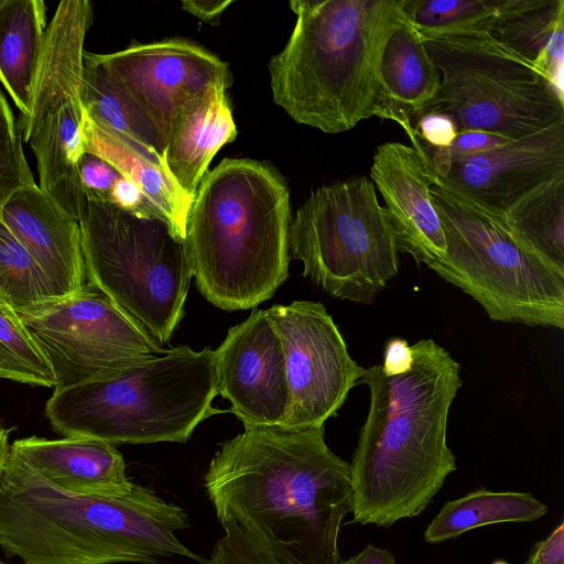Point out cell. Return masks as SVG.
I'll use <instances>...</instances> for the list:
<instances>
[{"instance_id": "cell-1", "label": "cell", "mask_w": 564, "mask_h": 564, "mask_svg": "<svg viewBox=\"0 0 564 564\" xmlns=\"http://www.w3.org/2000/svg\"><path fill=\"white\" fill-rule=\"evenodd\" d=\"M204 487L221 525H241L300 564L339 560L350 466L328 447L324 426L245 429L220 444Z\"/></svg>"}, {"instance_id": "cell-2", "label": "cell", "mask_w": 564, "mask_h": 564, "mask_svg": "<svg viewBox=\"0 0 564 564\" xmlns=\"http://www.w3.org/2000/svg\"><path fill=\"white\" fill-rule=\"evenodd\" d=\"M411 348L409 371L387 376L375 365L359 381L370 403L349 466L352 520L361 525L417 517L457 469L447 422L460 365L434 339Z\"/></svg>"}, {"instance_id": "cell-3", "label": "cell", "mask_w": 564, "mask_h": 564, "mask_svg": "<svg viewBox=\"0 0 564 564\" xmlns=\"http://www.w3.org/2000/svg\"><path fill=\"white\" fill-rule=\"evenodd\" d=\"M186 512L148 487L120 496L67 492L9 454L0 481V547L23 564H158L202 558L176 535Z\"/></svg>"}, {"instance_id": "cell-4", "label": "cell", "mask_w": 564, "mask_h": 564, "mask_svg": "<svg viewBox=\"0 0 564 564\" xmlns=\"http://www.w3.org/2000/svg\"><path fill=\"white\" fill-rule=\"evenodd\" d=\"M290 194L269 165L225 159L193 199L185 242L200 294L225 311L269 300L289 276Z\"/></svg>"}, {"instance_id": "cell-5", "label": "cell", "mask_w": 564, "mask_h": 564, "mask_svg": "<svg viewBox=\"0 0 564 564\" xmlns=\"http://www.w3.org/2000/svg\"><path fill=\"white\" fill-rule=\"evenodd\" d=\"M293 31L269 62L274 102L294 121L339 133L373 116L380 57L401 0H293Z\"/></svg>"}, {"instance_id": "cell-6", "label": "cell", "mask_w": 564, "mask_h": 564, "mask_svg": "<svg viewBox=\"0 0 564 564\" xmlns=\"http://www.w3.org/2000/svg\"><path fill=\"white\" fill-rule=\"evenodd\" d=\"M215 350L176 346L105 377L54 389L45 405L64 437L111 444L185 443L197 425L221 411Z\"/></svg>"}, {"instance_id": "cell-7", "label": "cell", "mask_w": 564, "mask_h": 564, "mask_svg": "<svg viewBox=\"0 0 564 564\" xmlns=\"http://www.w3.org/2000/svg\"><path fill=\"white\" fill-rule=\"evenodd\" d=\"M430 195L446 252L427 267L473 297L492 321L563 329L564 273L524 250L505 214L437 176Z\"/></svg>"}, {"instance_id": "cell-8", "label": "cell", "mask_w": 564, "mask_h": 564, "mask_svg": "<svg viewBox=\"0 0 564 564\" xmlns=\"http://www.w3.org/2000/svg\"><path fill=\"white\" fill-rule=\"evenodd\" d=\"M77 221L88 284L166 344L183 318L193 278L185 239L161 216L86 193Z\"/></svg>"}, {"instance_id": "cell-9", "label": "cell", "mask_w": 564, "mask_h": 564, "mask_svg": "<svg viewBox=\"0 0 564 564\" xmlns=\"http://www.w3.org/2000/svg\"><path fill=\"white\" fill-rule=\"evenodd\" d=\"M289 250L329 295L371 304L400 269L384 206L367 176L322 186L291 219Z\"/></svg>"}, {"instance_id": "cell-10", "label": "cell", "mask_w": 564, "mask_h": 564, "mask_svg": "<svg viewBox=\"0 0 564 564\" xmlns=\"http://www.w3.org/2000/svg\"><path fill=\"white\" fill-rule=\"evenodd\" d=\"M423 43L441 82L421 113L442 112L458 131L481 130L510 140L534 134L564 119L563 94L487 32Z\"/></svg>"}, {"instance_id": "cell-11", "label": "cell", "mask_w": 564, "mask_h": 564, "mask_svg": "<svg viewBox=\"0 0 564 564\" xmlns=\"http://www.w3.org/2000/svg\"><path fill=\"white\" fill-rule=\"evenodd\" d=\"M19 316L53 368L54 389L105 377L164 349L90 284L39 312Z\"/></svg>"}, {"instance_id": "cell-12", "label": "cell", "mask_w": 564, "mask_h": 564, "mask_svg": "<svg viewBox=\"0 0 564 564\" xmlns=\"http://www.w3.org/2000/svg\"><path fill=\"white\" fill-rule=\"evenodd\" d=\"M265 314L285 360L290 402L281 425L324 426L359 383L365 368L349 355L340 330L322 303L294 301L273 305Z\"/></svg>"}, {"instance_id": "cell-13", "label": "cell", "mask_w": 564, "mask_h": 564, "mask_svg": "<svg viewBox=\"0 0 564 564\" xmlns=\"http://www.w3.org/2000/svg\"><path fill=\"white\" fill-rule=\"evenodd\" d=\"M165 141L181 109L213 85L232 83L218 56L183 39L133 44L107 54L91 53Z\"/></svg>"}, {"instance_id": "cell-14", "label": "cell", "mask_w": 564, "mask_h": 564, "mask_svg": "<svg viewBox=\"0 0 564 564\" xmlns=\"http://www.w3.org/2000/svg\"><path fill=\"white\" fill-rule=\"evenodd\" d=\"M217 393L245 429L281 425L289 409L285 360L265 310L230 327L215 350Z\"/></svg>"}, {"instance_id": "cell-15", "label": "cell", "mask_w": 564, "mask_h": 564, "mask_svg": "<svg viewBox=\"0 0 564 564\" xmlns=\"http://www.w3.org/2000/svg\"><path fill=\"white\" fill-rule=\"evenodd\" d=\"M434 171L445 185L505 214L529 193L564 175V119Z\"/></svg>"}, {"instance_id": "cell-16", "label": "cell", "mask_w": 564, "mask_h": 564, "mask_svg": "<svg viewBox=\"0 0 564 564\" xmlns=\"http://www.w3.org/2000/svg\"><path fill=\"white\" fill-rule=\"evenodd\" d=\"M370 177L387 209L398 251L417 264L441 260L446 252L444 231L431 202L436 173L416 144H380L373 154Z\"/></svg>"}, {"instance_id": "cell-17", "label": "cell", "mask_w": 564, "mask_h": 564, "mask_svg": "<svg viewBox=\"0 0 564 564\" xmlns=\"http://www.w3.org/2000/svg\"><path fill=\"white\" fill-rule=\"evenodd\" d=\"M0 216L35 260L58 301L84 289L87 276L78 221L35 181L14 189L0 207Z\"/></svg>"}, {"instance_id": "cell-18", "label": "cell", "mask_w": 564, "mask_h": 564, "mask_svg": "<svg viewBox=\"0 0 564 564\" xmlns=\"http://www.w3.org/2000/svg\"><path fill=\"white\" fill-rule=\"evenodd\" d=\"M10 453L56 487L85 496H120L132 482L115 444L89 437L46 440L31 436L14 441Z\"/></svg>"}, {"instance_id": "cell-19", "label": "cell", "mask_w": 564, "mask_h": 564, "mask_svg": "<svg viewBox=\"0 0 564 564\" xmlns=\"http://www.w3.org/2000/svg\"><path fill=\"white\" fill-rule=\"evenodd\" d=\"M226 90L213 85L192 98L178 112L165 147V171L193 199L214 155L237 135Z\"/></svg>"}, {"instance_id": "cell-20", "label": "cell", "mask_w": 564, "mask_h": 564, "mask_svg": "<svg viewBox=\"0 0 564 564\" xmlns=\"http://www.w3.org/2000/svg\"><path fill=\"white\" fill-rule=\"evenodd\" d=\"M379 82L373 116L397 122L411 137L414 121L436 94L441 78L422 37L405 17L384 43Z\"/></svg>"}, {"instance_id": "cell-21", "label": "cell", "mask_w": 564, "mask_h": 564, "mask_svg": "<svg viewBox=\"0 0 564 564\" xmlns=\"http://www.w3.org/2000/svg\"><path fill=\"white\" fill-rule=\"evenodd\" d=\"M85 153L109 163L121 176L133 182L152 209L167 220L185 239L193 198L187 196L167 172L124 144L85 111L83 121Z\"/></svg>"}, {"instance_id": "cell-22", "label": "cell", "mask_w": 564, "mask_h": 564, "mask_svg": "<svg viewBox=\"0 0 564 564\" xmlns=\"http://www.w3.org/2000/svg\"><path fill=\"white\" fill-rule=\"evenodd\" d=\"M82 100L86 113L124 144L164 167L165 141L107 69L85 52ZM169 174V173H167Z\"/></svg>"}, {"instance_id": "cell-23", "label": "cell", "mask_w": 564, "mask_h": 564, "mask_svg": "<svg viewBox=\"0 0 564 564\" xmlns=\"http://www.w3.org/2000/svg\"><path fill=\"white\" fill-rule=\"evenodd\" d=\"M41 0H2L0 4V83L21 115L26 111L46 31Z\"/></svg>"}, {"instance_id": "cell-24", "label": "cell", "mask_w": 564, "mask_h": 564, "mask_svg": "<svg viewBox=\"0 0 564 564\" xmlns=\"http://www.w3.org/2000/svg\"><path fill=\"white\" fill-rule=\"evenodd\" d=\"M546 512L547 507L530 492L479 488L447 501L430 522L423 536L425 542L436 544L484 525L532 522Z\"/></svg>"}, {"instance_id": "cell-25", "label": "cell", "mask_w": 564, "mask_h": 564, "mask_svg": "<svg viewBox=\"0 0 564 564\" xmlns=\"http://www.w3.org/2000/svg\"><path fill=\"white\" fill-rule=\"evenodd\" d=\"M505 218L524 250L564 273V175L525 195Z\"/></svg>"}, {"instance_id": "cell-26", "label": "cell", "mask_w": 564, "mask_h": 564, "mask_svg": "<svg viewBox=\"0 0 564 564\" xmlns=\"http://www.w3.org/2000/svg\"><path fill=\"white\" fill-rule=\"evenodd\" d=\"M564 0H496L487 34L508 52L534 66L560 23Z\"/></svg>"}, {"instance_id": "cell-27", "label": "cell", "mask_w": 564, "mask_h": 564, "mask_svg": "<svg viewBox=\"0 0 564 564\" xmlns=\"http://www.w3.org/2000/svg\"><path fill=\"white\" fill-rule=\"evenodd\" d=\"M3 202H0V207ZM0 297L19 315L58 301L42 270L0 216Z\"/></svg>"}, {"instance_id": "cell-28", "label": "cell", "mask_w": 564, "mask_h": 564, "mask_svg": "<svg viewBox=\"0 0 564 564\" xmlns=\"http://www.w3.org/2000/svg\"><path fill=\"white\" fill-rule=\"evenodd\" d=\"M405 19L422 37L487 31L496 0H401Z\"/></svg>"}, {"instance_id": "cell-29", "label": "cell", "mask_w": 564, "mask_h": 564, "mask_svg": "<svg viewBox=\"0 0 564 564\" xmlns=\"http://www.w3.org/2000/svg\"><path fill=\"white\" fill-rule=\"evenodd\" d=\"M0 379L55 387L53 368L19 314L0 297Z\"/></svg>"}, {"instance_id": "cell-30", "label": "cell", "mask_w": 564, "mask_h": 564, "mask_svg": "<svg viewBox=\"0 0 564 564\" xmlns=\"http://www.w3.org/2000/svg\"><path fill=\"white\" fill-rule=\"evenodd\" d=\"M223 528L225 534L216 541L206 564H300L241 525Z\"/></svg>"}, {"instance_id": "cell-31", "label": "cell", "mask_w": 564, "mask_h": 564, "mask_svg": "<svg viewBox=\"0 0 564 564\" xmlns=\"http://www.w3.org/2000/svg\"><path fill=\"white\" fill-rule=\"evenodd\" d=\"M509 141L512 140L487 131L464 130L458 131L449 147L423 151L427 155L431 165L436 169L449 162L485 152Z\"/></svg>"}, {"instance_id": "cell-32", "label": "cell", "mask_w": 564, "mask_h": 564, "mask_svg": "<svg viewBox=\"0 0 564 564\" xmlns=\"http://www.w3.org/2000/svg\"><path fill=\"white\" fill-rule=\"evenodd\" d=\"M414 133L409 137L411 144L422 150L445 149L452 144L458 130L446 115L436 111L421 113L413 123Z\"/></svg>"}, {"instance_id": "cell-33", "label": "cell", "mask_w": 564, "mask_h": 564, "mask_svg": "<svg viewBox=\"0 0 564 564\" xmlns=\"http://www.w3.org/2000/svg\"><path fill=\"white\" fill-rule=\"evenodd\" d=\"M120 174L106 161L85 153L79 163V178L84 193L108 199L110 189Z\"/></svg>"}, {"instance_id": "cell-34", "label": "cell", "mask_w": 564, "mask_h": 564, "mask_svg": "<svg viewBox=\"0 0 564 564\" xmlns=\"http://www.w3.org/2000/svg\"><path fill=\"white\" fill-rule=\"evenodd\" d=\"M33 181L21 141L12 151L0 156V202H4L21 185Z\"/></svg>"}, {"instance_id": "cell-35", "label": "cell", "mask_w": 564, "mask_h": 564, "mask_svg": "<svg viewBox=\"0 0 564 564\" xmlns=\"http://www.w3.org/2000/svg\"><path fill=\"white\" fill-rule=\"evenodd\" d=\"M564 22L556 28L534 68L563 94Z\"/></svg>"}, {"instance_id": "cell-36", "label": "cell", "mask_w": 564, "mask_h": 564, "mask_svg": "<svg viewBox=\"0 0 564 564\" xmlns=\"http://www.w3.org/2000/svg\"><path fill=\"white\" fill-rule=\"evenodd\" d=\"M108 199L117 207L131 213L158 215L145 199L141 189L133 182L121 175L113 183Z\"/></svg>"}, {"instance_id": "cell-37", "label": "cell", "mask_w": 564, "mask_h": 564, "mask_svg": "<svg viewBox=\"0 0 564 564\" xmlns=\"http://www.w3.org/2000/svg\"><path fill=\"white\" fill-rule=\"evenodd\" d=\"M525 564H564V522L544 540L535 543Z\"/></svg>"}, {"instance_id": "cell-38", "label": "cell", "mask_w": 564, "mask_h": 564, "mask_svg": "<svg viewBox=\"0 0 564 564\" xmlns=\"http://www.w3.org/2000/svg\"><path fill=\"white\" fill-rule=\"evenodd\" d=\"M412 361V348L405 339L394 337L388 340L384 348L383 362L381 365V369L387 376H394L409 371L411 369Z\"/></svg>"}, {"instance_id": "cell-39", "label": "cell", "mask_w": 564, "mask_h": 564, "mask_svg": "<svg viewBox=\"0 0 564 564\" xmlns=\"http://www.w3.org/2000/svg\"><path fill=\"white\" fill-rule=\"evenodd\" d=\"M21 141H23L22 134L15 123L12 109L0 89V156L12 151Z\"/></svg>"}, {"instance_id": "cell-40", "label": "cell", "mask_w": 564, "mask_h": 564, "mask_svg": "<svg viewBox=\"0 0 564 564\" xmlns=\"http://www.w3.org/2000/svg\"><path fill=\"white\" fill-rule=\"evenodd\" d=\"M231 3V0H184L182 10L204 22H215Z\"/></svg>"}, {"instance_id": "cell-41", "label": "cell", "mask_w": 564, "mask_h": 564, "mask_svg": "<svg viewBox=\"0 0 564 564\" xmlns=\"http://www.w3.org/2000/svg\"><path fill=\"white\" fill-rule=\"evenodd\" d=\"M336 564H397V562L390 551L368 544L358 554L347 560L339 558Z\"/></svg>"}, {"instance_id": "cell-42", "label": "cell", "mask_w": 564, "mask_h": 564, "mask_svg": "<svg viewBox=\"0 0 564 564\" xmlns=\"http://www.w3.org/2000/svg\"><path fill=\"white\" fill-rule=\"evenodd\" d=\"M9 433V430L2 426L0 427V481L2 478L6 462L10 454Z\"/></svg>"}, {"instance_id": "cell-43", "label": "cell", "mask_w": 564, "mask_h": 564, "mask_svg": "<svg viewBox=\"0 0 564 564\" xmlns=\"http://www.w3.org/2000/svg\"><path fill=\"white\" fill-rule=\"evenodd\" d=\"M491 564H509V563L506 561H502V560H498V561L492 562Z\"/></svg>"}, {"instance_id": "cell-44", "label": "cell", "mask_w": 564, "mask_h": 564, "mask_svg": "<svg viewBox=\"0 0 564 564\" xmlns=\"http://www.w3.org/2000/svg\"><path fill=\"white\" fill-rule=\"evenodd\" d=\"M0 564H4V563L0 561Z\"/></svg>"}, {"instance_id": "cell-45", "label": "cell", "mask_w": 564, "mask_h": 564, "mask_svg": "<svg viewBox=\"0 0 564 564\" xmlns=\"http://www.w3.org/2000/svg\"><path fill=\"white\" fill-rule=\"evenodd\" d=\"M2 0H0V4H1Z\"/></svg>"}, {"instance_id": "cell-46", "label": "cell", "mask_w": 564, "mask_h": 564, "mask_svg": "<svg viewBox=\"0 0 564 564\" xmlns=\"http://www.w3.org/2000/svg\"><path fill=\"white\" fill-rule=\"evenodd\" d=\"M0 427H1V425H0Z\"/></svg>"}]
</instances>
